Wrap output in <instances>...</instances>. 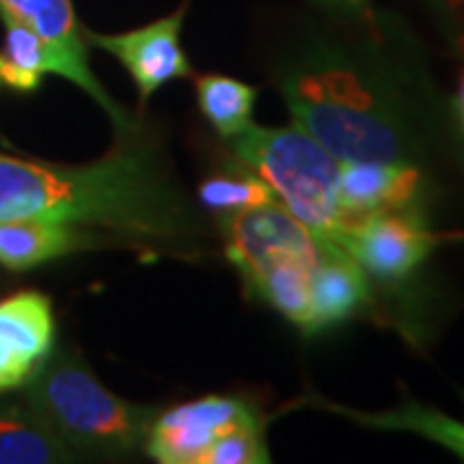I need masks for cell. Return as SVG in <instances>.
<instances>
[{
	"label": "cell",
	"instance_id": "1",
	"mask_svg": "<svg viewBox=\"0 0 464 464\" xmlns=\"http://www.w3.org/2000/svg\"><path fill=\"white\" fill-rule=\"evenodd\" d=\"M0 219H47L176 240L197 219L155 150L124 137L88 166H57L0 155Z\"/></svg>",
	"mask_w": 464,
	"mask_h": 464
},
{
	"label": "cell",
	"instance_id": "7",
	"mask_svg": "<svg viewBox=\"0 0 464 464\" xmlns=\"http://www.w3.org/2000/svg\"><path fill=\"white\" fill-rule=\"evenodd\" d=\"M439 240L441 237L433 235L420 217L402 209L364 217L351 227L343 248L364 268V274L392 284L411 276L431 256Z\"/></svg>",
	"mask_w": 464,
	"mask_h": 464
},
{
	"label": "cell",
	"instance_id": "20",
	"mask_svg": "<svg viewBox=\"0 0 464 464\" xmlns=\"http://www.w3.org/2000/svg\"><path fill=\"white\" fill-rule=\"evenodd\" d=\"M0 83L14 88V91H21V93H32V91H36V88L42 85V75L14 65V63H8V60L0 54Z\"/></svg>",
	"mask_w": 464,
	"mask_h": 464
},
{
	"label": "cell",
	"instance_id": "21",
	"mask_svg": "<svg viewBox=\"0 0 464 464\" xmlns=\"http://www.w3.org/2000/svg\"><path fill=\"white\" fill-rule=\"evenodd\" d=\"M457 119H459V132H462V148H464V72L459 81V91H457Z\"/></svg>",
	"mask_w": 464,
	"mask_h": 464
},
{
	"label": "cell",
	"instance_id": "18",
	"mask_svg": "<svg viewBox=\"0 0 464 464\" xmlns=\"http://www.w3.org/2000/svg\"><path fill=\"white\" fill-rule=\"evenodd\" d=\"M199 201L201 207H207L212 212L232 215V212L274 204V201H279V197L274 194V188L264 179H258L253 170L240 166L237 170L207 176L199 183Z\"/></svg>",
	"mask_w": 464,
	"mask_h": 464
},
{
	"label": "cell",
	"instance_id": "19",
	"mask_svg": "<svg viewBox=\"0 0 464 464\" xmlns=\"http://www.w3.org/2000/svg\"><path fill=\"white\" fill-rule=\"evenodd\" d=\"M271 462V454L266 447L264 423L258 413L248 415L230 431H225L209 451L204 454L201 464H266Z\"/></svg>",
	"mask_w": 464,
	"mask_h": 464
},
{
	"label": "cell",
	"instance_id": "9",
	"mask_svg": "<svg viewBox=\"0 0 464 464\" xmlns=\"http://www.w3.org/2000/svg\"><path fill=\"white\" fill-rule=\"evenodd\" d=\"M219 225L225 232L227 258L240 271V276H248L279 256L320 258L323 253L315 235L282 201L222 215Z\"/></svg>",
	"mask_w": 464,
	"mask_h": 464
},
{
	"label": "cell",
	"instance_id": "5",
	"mask_svg": "<svg viewBox=\"0 0 464 464\" xmlns=\"http://www.w3.org/2000/svg\"><path fill=\"white\" fill-rule=\"evenodd\" d=\"M253 413L256 408L243 398L209 395L191 400L155 415L142 449L160 464H201L222 433Z\"/></svg>",
	"mask_w": 464,
	"mask_h": 464
},
{
	"label": "cell",
	"instance_id": "14",
	"mask_svg": "<svg viewBox=\"0 0 464 464\" xmlns=\"http://www.w3.org/2000/svg\"><path fill=\"white\" fill-rule=\"evenodd\" d=\"M78 462L75 449L63 441L32 408H0V464Z\"/></svg>",
	"mask_w": 464,
	"mask_h": 464
},
{
	"label": "cell",
	"instance_id": "17",
	"mask_svg": "<svg viewBox=\"0 0 464 464\" xmlns=\"http://www.w3.org/2000/svg\"><path fill=\"white\" fill-rule=\"evenodd\" d=\"M258 91L243 81H235L227 75H199L197 78V99L201 114L207 121L230 140L235 134L246 132L253 127V109H256Z\"/></svg>",
	"mask_w": 464,
	"mask_h": 464
},
{
	"label": "cell",
	"instance_id": "15",
	"mask_svg": "<svg viewBox=\"0 0 464 464\" xmlns=\"http://www.w3.org/2000/svg\"><path fill=\"white\" fill-rule=\"evenodd\" d=\"M317 261L320 258L279 256L243 279L253 295H258L289 323H295L299 331H304L310 317V276Z\"/></svg>",
	"mask_w": 464,
	"mask_h": 464
},
{
	"label": "cell",
	"instance_id": "2",
	"mask_svg": "<svg viewBox=\"0 0 464 464\" xmlns=\"http://www.w3.org/2000/svg\"><path fill=\"white\" fill-rule=\"evenodd\" d=\"M289 114L341 163L405 160L408 142L387 103L346 67H320L282 83Z\"/></svg>",
	"mask_w": 464,
	"mask_h": 464
},
{
	"label": "cell",
	"instance_id": "8",
	"mask_svg": "<svg viewBox=\"0 0 464 464\" xmlns=\"http://www.w3.org/2000/svg\"><path fill=\"white\" fill-rule=\"evenodd\" d=\"M52 299L21 289L0 299V395L24 390L54 351Z\"/></svg>",
	"mask_w": 464,
	"mask_h": 464
},
{
	"label": "cell",
	"instance_id": "3",
	"mask_svg": "<svg viewBox=\"0 0 464 464\" xmlns=\"http://www.w3.org/2000/svg\"><path fill=\"white\" fill-rule=\"evenodd\" d=\"M26 405L75 451L130 454L145 447L155 408L121 400L72 351L44 362L26 387Z\"/></svg>",
	"mask_w": 464,
	"mask_h": 464
},
{
	"label": "cell",
	"instance_id": "12",
	"mask_svg": "<svg viewBox=\"0 0 464 464\" xmlns=\"http://www.w3.org/2000/svg\"><path fill=\"white\" fill-rule=\"evenodd\" d=\"M96 240L75 225L47 219H0V266L29 271L34 266L85 250Z\"/></svg>",
	"mask_w": 464,
	"mask_h": 464
},
{
	"label": "cell",
	"instance_id": "6",
	"mask_svg": "<svg viewBox=\"0 0 464 464\" xmlns=\"http://www.w3.org/2000/svg\"><path fill=\"white\" fill-rule=\"evenodd\" d=\"M186 5L176 14L158 18L148 26H140L124 34L85 32V42L93 47L114 54L124 65L140 91V106H145L150 96L170 81L191 78L194 70L181 47V26Z\"/></svg>",
	"mask_w": 464,
	"mask_h": 464
},
{
	"label": "cell",
	"instance_id": "4",
	"mask_svg": "<svg viewBox=\"0 0 464 464\" xmlns=\"http://www.w3.org/2000/svg\"><path fill=\"white\" fill-rule=\"evenodd\" d=\"M230 148L237 163L264 179L323 248H343L351 227L338 201L341 160L335 155L297 124L276 130L253 124L230 137Z\"/></svg>",
	"mask_w": 464,
	"mask_h": 464
},
{
	"label": "cell",
	"instance_id": "10",
	"mask_svg": "<svg viewBox=\"0 0 464 464\" xmlns=\"http://www.w3.org/2000/svg\"><path fill=\"white\" fill-rule=\"evenodd\" d=\"M420 181V170L408 160L341 163L338 201L346 215L348 227H353L369 215L413 209Z\"/></svg>",
	"mask_w": 464,
	"mask_h": 464
},
{
	"label": "cell",
	"instance_id": "16",
	"mask_svg": "<svg viewBox=\"0 0 464 464\" xmlns=\"http://www.w3.org/2000/svg\"><path fill=\"white\" fill-rule=\"evenodd\" d=\"M0 14L26 24L78 63H88L85 34L78 26L72 0H0Z\"/></svg>",
	"mask_w": 464,
	"mask_h": 464
},
{
	"label": "cell",
	"instance_id": "11",
	"mask_svg": "<svg viewBox=\"0 0 464 464\" xmlns=\"http://www.w3.org/2000/svg\"><path fill=\"white\" fill-rule=\"evenodd\" d=\"M369 302V282L362 266L343 248H323L310 276V317L304 335L346 323Z\"/></svg>",
	"mask_w": 464,
	"mask_h": 464
},
{
	"label": "cell",
	"instance_id": "13",
	"mask_svg": "<svg viewBox=\"0 0 464 464\" xmlns=\"http://www.w3.org/2000/svg\"><path fill=\"white\" fill-rule=\"evenodd\" d=\"M295 405H307L317 408L325 413L343 415L353 423H362L369 429H387V431H411L418 436H426L436 444H441L449 451H454L459 459H464V423L457 418H449L441 411H433L429 405H420L415 400H408L405 405H400L395 411H384V413H364V411H353L346 405H335L323 398H302Z\"/></svg>",
	"mask_w": 464,
	"mask_h": 464
}]
</instances>
